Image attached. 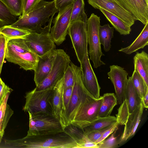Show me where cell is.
<instances>
[{
	"label": "cell",
	"instance_id": "cell-1",
	"mask_svg": "<svg viewBox=\"0 0 148 148\" xmlns=\"http://www.w3.org/2000/svg\"><path fill=\"white\" fill-rule=\"evenodd\" d=\"M58 12L54 0H42L34 9L25 15L20 16L15 23L10 25L30 32L50 33L53 17Z\"/></svg>",
	"mask_w": 148,
	"mask_h": 148
},
{
	"label": "cell",
	"instance_id": "cell-2",
	"mask_svg": "<svg viewBox=\"0 0 148 148\" xmlns=\"http://www.w3.org/2000/svg\"><path fill=\"white\" fill-rule=\"evenodd\" d=\"M5 148H76L73 139L64 131L57 134L27 135L14 140H5Z\"/></svg>",
	"mask_w": 148,
	"mask_h": 148
},
{
	"label": "cell",
	"instance_id": "cell-3",
	"mask_svg": "<svg viewBox=\"0 0 148 148\" xmlns=\"http://www.w3.org/2000/svg\"><path fill=\"white\" fill-rule=\"evenodd\" d=\"M70 64L74 74V83L69 104L61 120L64 129L70 124L78 110L84 103L88 100L94 98L83 84L80 67L75 65L71 62Z\"/></svg>",
	"mask_w": 148,
	"mask_h": 148
},
{
	"label": "cell",
	"instance_id": "cell-4",
	"mask_svg": "<svg viewBox=\"0 0 148 148\" xmlns=\"http://www.w3.org/2000/svg\"><path fill=\"white\" fill-rule=\"evenodd\" d=\"M53 88L39 90L35 88L27 92L23 110L32 114L43 113L55 117L52 103Z\"/></svg>",
	"mask_w": 148,
	"mask_h": 148
},
{
	"label": "cell",
	"instance_id": "cell-5",
	"mask_svg": "<svg viewBox=\"0 0 148 148\" xmlns=\"http://www.w3.org/2000/svg\"><path fill=\"white\" fill-rule=\"evenodd\" d=\"M28 113L29 125L27 135L53 134L64 131L60 121L55 117L43 113Z\"/></svg>",
	"mask_w": 148,
	"mask_h": 148
},
{
	"label": "cell",
	"instance_id": "cell-6",
	"mask_svg": "<svg viewBox=\"0 0 148 148\" xmlns=\"http://www.w3.org/2000/svg\"><path fill=\"white\" fill-rule=\"evenodd\" d=\"M100 21V17L92 13L86 21L87 37L89 45L88 53L95 68L106 64L101 60V57L105 55L101 51L99 34Z\"/></svg>",
	"mask_w": 148,
	"mask_h": 148
},
{
	"label": "cell",
	"instance_id": "cell-7",
	"mask_svg": "<svg viewBox=\"0 0 148 148\" xmlns=\"http://www.w3.org/2000/svg\"><path fill=\"white\" fill-rule=\"evenodd\" d=\"M57 53L51 69L48 75L35 88L38 90L53 87L62 79L71 60L69 56L61 49H56Z\"/></svg>",
	"mask_w": 148,
	"mask_h": 148
},
{
	"label": "cell",
	"instance_id": "cell-8",
	"mask_svg": "<svg viewBox=\"0 0 148 148\" xmlns=\"http://www.w3.org/2000/svg\"><path fill=\"white\" fill-rule=\"evenodd\" d=\"M86 21H77L70 23L68 34L71 39L78 61L81 62L88 53Z\"/></svg>",
	"mask_w": 148,
	"mask_h": 148
},
{
	"label": "cell",
	"instance_id": "cell-9",
	"mask_svg": "<svg viewBox=\"0 0 148 148\" xmlns=\"http://www.w3.org/2000/svg\"><path fill=\"white\" fill-rule=\"evenodd\" d=\"M103 96L88 100L79 109L70 124L83 129L98 118ZM70 125V124H69Z\"/></svg>",
	"mask_w": 148,
	"mask_h": 148
},
{
	"label": "cell",
	"instance_id": "cell-10",
	"mask_svg": "<svg viewBox=\"0 0 148 148\" xmlns=\"http://www.w3.org/2000/svg\"><path fill=\"white\" fill-rule=\"evenodd\" d=\"M30 51L41 56L53 48L55 45L50 32H31L23 38Z\"/></svg>",
	"mask_w": 148,
	"mask_h": 148
},
{
	"label": "cell",
	"instance_id": "cell-11",
	"mask_svg": "<svg viewBox=\"0 0 148 148\" xmlns=\"http://www.w3.org/2000/svg\"><path fill=\"white\" fill-rule=\"evenodd\" d=\"M73 4L59 13L52 21L50 34L55 44L59 45L65 40L70 24Z\"/></svg>",
	"mask_w": 148,
	"mask_h": 148
},
{
	"label": "cell",
	"instance_id": "cell-12",
	"mask_svg": "<svg viewBox=\"0 0 148 148\" xmlns=\"http://www.w3.org/2000/svg\"><path fill=\"white\" fill-rule=\"evenodd\" d=\"M88 3L96 9H104L121 19L131 27L135 21L132 14L121 5L108 0H88Z\"/></svg>",
	"mask_w": 148,
	"mask_h": 148
},
{
	"label": "cell",
	"instance_id": "cell-13",
	"mask_svg": "<svg viewBox=\"0 0 148 148\" xmlns=\"http://www.w3.org/2000/svg\"><path fill=\"white\" fill-rule=\"evenodd\" d=\"M80 64L82 78L85 87L94 98L98 99L100 97L101 88L91 65L88 54Z\"/></svg>",
	"mask_w": 148,
	"mask_h": 148
},
{
	"label": "cell",
	"instance_id": "cell-14",
	"mask_svg": "<svg viewBox=\"0 0 148 148\" xmlns=\"http://www.w3.org/2000/svg\"><path fill=\"white\" fill-rule=\"evenodd\" d=\"M110 71L107 73L108 78L114 86L117 103L120 105L125 100L128 73L124 68L117 65L110 66Z\"/></svg>",
	"mask_w": 148,
	"mask_h": 148
},
{
	"label": "cell",
	"instance_id": "cell-15",
	"mask_svg": "<svg viewBox=\"0 0 148 148\" xmlns=\"http://www.w3.org/2000/svg\"><path fill=\"white\" fill-rule=\"evenodd\" d=\"M5 59L8 62L18 65L20 68L34 71L36 67L38 56L32 51L20 53L6 47Z\"/></svg>",
	"mask_w": 148,
	"mask_h": 148
},
{
	"label": "cell",
	"instance_id": "cell-16",
	"mask_svg": "<svg viewBox=\"0 0 148 148\" xmlns=\"http://www.w3.org/2000/svg\"><path fill=\"white\" fill-rule=\"evenodd\" d=\"M135 21L145 25L148 22V0H117Z\"/></svg>",
	"mask_w": 148,
	"mask_h": 148
},
{
	"label": "cell",
	"instance_id": "cell-17",
	"mask_svg": "<svg viewBox=\"0 0 148 148\" xmlns=\"http://www.w3.org/2000/svg\"><path fill=\"white\" fill-rule=\"evenodd\" d=\"M57 53L53 48L41 56H38L36 67L34 71V80L36 86L42 82L48 75L53 66Z\"/></svg>",
	"mask_w": 148,
	"mask_h": 148
},
{
	"label": "cell",
	"instance_id": "cell-18",
	"mask_svg": "<svg viewBox=\"0 0 148 148\" xmlns=\"http://www.w3.org/2000/svg\"><path fill=\"white\" fill-rule=\"evenodd\" d=\"M144 108L141 101L135 109L130 114L120 139V143L126 141L134 135L140 122Z\"/></svg>",
	"mask_w": 148,
	"mask_h": 148
},
{
	"label": "cell",
	"instance_id": "cell-19",
	"mask_svg": "<svg viewBox=\"0 0 148 148\" xmlns=\"http://www.w3.org/2000/svg\"><path fill=\"white\" fill-rule=\"evenodd\" d=\"M64 131L75 140L76 148H99L98 144L90 141L82 128L70 124L64 128Z\"/></svg>",
	"mask_w": 148,
	"mask_h": 148
},
{
	"label": "cell",
	"instance_id": "cell-20",
	"mask_svg": "<svg viewBox=\"0 0 148 148\" xmlns=\"http://www.w3.org/2000/svg\"><path fill=\"white\" fill-rule=\"evenodd\" d=\"M63 90L62 77L54 87L52 98L53 108L55 116L60 121L64 111L63 99Z\"/></svg>",
	"mask_w": 148,
	"mask_h": 148
},
{
	"label": "cell",
	"instance_id": "cell-21",
	"mask_svg": "<svg viewBox=\"0 0 148 148\" xmlns=\"http://www.w3.org/2000/svg\"><path fill=\"white\" fill-rule=\"evenodd\" d=\"M148 45V22L136 39L129 46L121 48L119 51L127 54H130Z\"/></svg>",
	"mask_w": 148,
	"mask_h": 148
},
{
	"label": "cell",
	"instance_id": "cell-22",
	"mask_svg": "<svg viewBox=\"0 0 148 148\" xmlns=\"http://www.w3.org/2000/svg\"><path fill=\"white\" fill-rule=\"evenodd\" d=\"M134 69L137 71L148 86V54L144 51L137 52L133 58Z\"/></svg>",
	"mask_w": 148,
	"mask_h": 148
},
{
	"label": "cell",
	"instance_id": "cell-23",
	"mask_svg": "<svg viewBox=\"0 0 148 148\" xmlns=\"http://www.w3.org/2000/svg\"><path fill=\"white\" fill-rule=\"evenodd\" d=\"M125 99L127 103L130 114L140 104L142 100L133 85L132 77H129L125 94Z\"/></svg>",
	"mask_w": 148,
	"mask_h": 148
},
{
	"label": "cell",
	"instance_id": "cell-24",
	"mask_svg": "<svg viewBox=\"0 0 148 148\" xmlns=\"http://www.w3.org/2000/svg\"><path fill=\"white\" fill-rule=\"evenodd\" d=\"M98 117H102L110 115L114 107L117 104L115 95L113 93H107L103 94Z\"/></svg>",
	"mask_w": 148,
	"mask_h": 148
},
{
	"label": "cell",
	"instance_id": "cell-25",
	"mask_svg": "<svg viewBox=\"0 0 148 148\" xmlns=\"http://www.w3.org/2000/svg\"><path fill=\"white\" fill-rule=\"evenodd\" d=\"M116 122V118L114 116L110 115L98 117L88 125L82 129L86 134L92 131L111 127Z\"/></svg>",
	"mask_w": 148,
	"mask_h": 148
},
{
	"label": "cell",
	"instance_id": "cell-26",
	"mask_svg": "<svg viewBox=\"0 0 148 148\" xmlns=\"http://www.w3.org/2000/svg\"><path fill=\"white\" fill-rule=\"evenodd\" d=\"M114 28L120 34H129L131 31V27L127 25L120 18L110 12L103 9L99 10Z\"/></svg>",
	"mask_w": 148,
	"mask_h": 148
},
{
	"label": "cell",
	"instance_id": "cell-27",
	"mask_svg": "<svg viewBox=\"0 0 148 148\" xmlns=\"http://www.w3.org/2000/svg\"><path fill=\"white\" fill-rule=\"evenodd\" d=\"M114 28L108 23L103 26L100 25L99 34L101 44L103 47L106 52L110 51L111 47V40L114 37Z\"/></svg>",
	"mask_w": 148,
	"mask_h": 148
},
{
	"label": "cell",
	"instance_id": "cell-28",
	"mask_svg": "<svg viewBox=\"0 0 148 148\" xmlns=\"http://www.w3.org/2000/svg\"><path fill=\"white\" fill-rule=\"evenodd\" d=\"M30 32L22 29L13 27L10 25H5L0 29V34L3 35L8 41L15 38H23Z\"/></svg>",
	"mask_w": 148,
	"mask_h": 148
},
{
	"label": "cell",
	"instance_id": "cell-29",
	"mask_svg": "<svg viewBox=\"0 0 148 148\" xmlns=\"http://www.w3.org/2000/svg\"><path fill=\"white\" fill-rule=\"evenodd\" d=\"M73 5L70 23L77 21H87V16L84 11V0H75Z\"/></svg>",
	"mask_w": 148,
	"mask_h": 148
},
{
	"label": "cell",
	"instance_id": "cell-30",
	"mask_svg": "<svg viewBox=\"0 0 148 148\" xmlns=\"http://www.w3.org/2000/svg\"><path fill=\"white\" fill-rule=\"evenodd\" d=\"M131 76L135 88L142 100L148 92V86L136 70L134 69Z\"/></svg>",
	"mask_w": 148,
	"mask_h": 148
},
{
	"label": "cell",
	"instance_id": "cell-31",
	"mask_svg": "<svg viewBox=\"0 0 148 148\" xmlns=\"http://www.w3.org/2000/svg\"><path fill=\"white\" fill-rule=\"evenodd\" d=\"M14 15L4 3L0 0V21L5 25H10L17 20Z\"/></svg>",
	"mask_w": 148,
	"mask_h": 148
},
{
	"label": "cell",
	"instance_id": "cell-32",
	"mask_svg": "<svg viewBox=\"0 0 148 148\" xmlns=\"http://www.w3.org/2000/svg\"><path fill=\"white\" fill-rule=\"evenodd\" d=\"M6 47L17 52L25 53L31 51L23 38L10 40L7 42Z\"/></svg>",
	"mask_w": 148,
	"mask_h": 148
},
{
	"label": "cell",
	"instance_id": "cell-33",
	"mask_svg": "<svg viewBox=\"0 0 148 148\" xmlns=\"http://www.w3.org/2000/svg\"><path fill=\"white\" fill-rule=\"evenodd\" d=\"M127 103L125 99L120 104L116 114L117 123L119 125H125L130 115Z\"/></svg>",
	"mask_w": 148,
	"mask_h": 148
},
{
	"label": "cell",
	"instance_id": "cell-34",
	"mask_svg": "<svg viewBox=\"0 0 148 148\" xmlns=\"http://www.w3.org/2000/svg\"><path fill=\"white\" fill-rule=\"evenodd\" d=\"M13 113V110L8 104L5 112L0 111V143L1 142L8 123Z\"/></svg>",
	"mask_w": 148,
	"mask_h": 148
},
{
	"label": "cell",
	"instance_id": "cell-35",
	"mask_svg": "<svg viewBox=\"0 0 148 148\" xmlns=\"http://www.w3.org/2000/svg\"><path fill=\"white\" fill-rule=\"evenodd\" d=\"M12 13L16 16L22 15L23 0H1Z\"/></svg>",
	"mask_w": 148,
	"mask_h": 148
},
{
	"label": "cell",
	"instance_id": "cell-36",
	"mask_svg": "<svg viewBox=\"0 0 148 148\" xmlns=\"http://www.w3.org/2000/svg\"><path fill=\"white\" fill-rule=\"evenodd\" d=\"M116 131L113 132L107 139H105L101 142L97 144L99 148H112L115 147L120 143L118 136L116 137L115 134Z\"/></svg>",
	"mask_w": 148,
	"mask_h": 148
},
{
	"label": "cell",
	"instance_id": "cell-37",
	"mask_svg": "<svg viewBox=\"0 0 148 148\" xmlns=\"http://www.w3.org/2000/svg\"><path fill=\"white\" fill-rule=\"evenodd\" d=\"M64 89L70 86H73L74 83V76L71 67L69 65L66 70L63 77Z\"/></svg>",
	"mask_w": 148,
	"mask_h": 148
},
{
	"label": "cell",
	"instance_id": "cell-38",
	"mask_svg": "<svg viewBox=\"0 0 148 148\" xmlns=\"http://www.w3.org/2000/svg\"><path fill=\"white\" fill-rule=\"evenodd\" d=\"M42 0H23L22 16L26 14L34 9Z\"/></svg>",
	"mask_w": 148,
	"mask_h": 148
},
{
	"label": "cell",
	"instance_id": "cell-39",
	"mask_svg": "<svg viewBox=\"0 0 148 148\" xmlns=\"http://www.w3.org/2000/svg\"><path fill=\"white\" fill-rule=\"evenodd\" d=\"M8 40L6 37L0 34V75L5 59V50Z\"/></svg>",
	"mask_w": 148,
	"mask_h": 148
},
{
	"label": "cell",
	"instance_id": "cell-40",
	"mask_svg": "<svg viewBox=\"0 0 148 148\" xmlns=\"http://www.w3.org/2000/svg\"><path fill=\"white\" fill-rule=\"evenodd\" d=\"M111 127L92 131L86 134L90 141L95 143L96 141L101 136L103 133Z\"/></svg>",
	"mask_w": 148,
	"mask_h": 148
},
{
	"label": "cell",
	"instance_id": "cell-41",
	"mask_svg": "<svg viewBox=\"0 0 148 148\" xmlns=\"http://www.w3.org/2000/svg\"><path fill=\"white\" fill-rule=\"evenodd\" d=\"M73 86H70L68 87L65 89H64L63 90V99L64 108V111L62 117L64 113L67 108L69 104L72 95Z\"/></svg>",
	"mask_w": 148,
	"mask_h": 148
},
{
	"label": "cell",
	"instance_id": "cell-42",
	"mask_svg": "<svg viewBox=\"0 0 148 148\" xmlns=\"http://www.w3.org/2000/svg\"><path fill=\"white\" fill-rule=\"evenodd\" d=\"M12 90L6 85L0 78V104L3 102L7 95Z\"/></svg>",
	"mask_w": 148,
	"mask_h": 148
},
{
	"label": "cell",
	"instance_id": "cell-43",
	"mask_svg": "<svg viewBox=\"0 0 148 148\" xmlns=\"http://www.w3.org/2000/svg\"><path fill=\"white\" fill-rule=\"evenodd\" d=\"M55 6L60 12L72 5L75 0H54Z\"/></svg>",
	"mask_w": 148,
	"mask_h": 148
},
{
	"label": "cell",
	"instance_id": "cell-44",
	"mask_svg": "<svg viewBox=\"0 0 148 148\" xmlns=\"http://www.w3.org/2000/svg\"><path fill=\"white\" fill-rule=\"evenodd\" d=\"M118 126L119 125L116 122L115 124L103 133L101 136L96 141L95 143L98 144L102 142L113 132L116 131L118 129Z\"/></svg>",
	"mask_w": 148,
	"mask_h": 148
},
{
	"label": "cell",
	"instance_id": "cell-45",
	"mask_svg": "<svg viewBox=\"0 0 148 148\" xmlns=\"http://www.w3.org/2000/svg\"><path fill=\"white\" fill-rule=\"evenodd\" d=\"M142 102L144 107L146 108H148V92L142 99Z\"/></svg>",
	"mask_w": 148,
	"mask_h": 148
},
{
	"label": "cell",
	"instance_id": "cell-46",
	"mask_svg": "<svg viewBox=\"0 0 148 148\" xmlns=\"http://www.w3.org/2000/svg\"><path fill=\"white\" fill-rule=\"evenodd\" d=\"M108 0L109 1L111 2H114V3H115L118 5H121L120 4H119V2L117 0Z\"/></svg>",
	"mask_w": 148,
	"mask_h": 148
},
{
	"label": "cell",
	"instance_id": "cell-47",
	"mask_svg": "<svg viewBox=\"0 0 148 148\" xmlns=\"http://www.w3.org/2000/svg\"><path fill=\"white\" fill-rule=\"evenodd\" d=\"M5 25L4 23L0 21V29Z\"/></svg>",
	"mask_w": 148,
	"mask_h": 148
},
{
	"label": "cell",
	"instance_id": "cell-48",
	"mask_svg": "<svg viewBox=\"0 0 148 148\" xmlns=\"http://www.w3.org/2000/svg\"></svg>",
	"mask_w": 148,
	"mask_h": 148
}]
</instances>
